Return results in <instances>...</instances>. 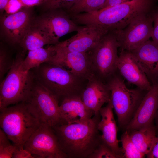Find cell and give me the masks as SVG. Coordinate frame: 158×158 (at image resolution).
I'll list each match as a JSON object with an SVG mask.
<instances>
[{"instance_id": "1", "label": "cell", "mask_w": 158, "mask_h": 158, "mask_svg": "<svg viewBox=\"0 0 158 158\" xmlns=\"http://www.w3.org/2000/svg\"><path fill=\"white\" fill-rule=\"evenodd\" d=\"M100 114L82 123L52 127L61 149L69 158H88L101 142L97 128Z\"/></svg>"}, {"instance_id": "2", "label": "cell", "mask_w": 158, "mask_h": 158, "mask_svg": "<svg viewBox=\"0 0 158 158\" xmlns=\"http://www.w3.org/2000/svg\"><path fill=\"white\" fill-rule=\"evenodd\" d=\"M158 0H132L92 13L76 16L79 25H93L109 31L122 30L138 17L151 13L157 6Z\"/></svg>"}, {"instance_id": "3", "label": "cell", "mask_w": 158, "mask_h": 158, "mask_svg": "<svg viewBox=\"0 0 158 158\" xmlns=\"http://www.w3.org/2000/svg\"><path fill=\"white\" fill-rule=\"evenodd\" d=\"M31 70L35 80L51 92L59 102L68 97L80 96L88 81L63 67L49 63Z\"/></svg>"}, {"instance_id": "4", "label": "cell", "mask_w": 158, "mask_h": 158, "mask_svg": "<svg viewBox=\"0 0 158 158\" xmlns=\"http://www.w3.org/2000/svg\"><path fill=\"white\" fill-rule=\"evenodd\" d=\"M0 125L17 148L24 146L41 123L28 109L25 102L0 109Z\"/></svg>"}, {"instance_id": "5", "label": "cell", "mask_w": 158, "mask_h": 158, "mask_svg": "<svg viewBox=\"0 0 158 158\" xmlns=\"http://www.w3.org/2000/svg\"><path fill=\"white\" fill-rule=\"evenodd\" d=\"M24 59L22 54L16 55L11 68L0 83V109L25 102L31 94L35 80L31 70H23Z\"/></svg>"}, {"instance_id": "6", "label": "cell", "mask_w": 158, "mask_h": 158, "mask_svg": "<svg viewBox=\"0 0 158 158\" xmlns=\"http://www.w3.org/2000/svg\"><path fill=\"white\" fill-rule=\"evenodd\" d=\"M117 71L104 81L111 92V101L121 127L125 128L133 118L147 91L129 89Z\"/></svg>"}, {"instance_id": "7", "label": "cell", "mask_w": 158, "mask_h": 158, "mask_svg": "<svg viewBox=\"0 0 158 158\" xmlns=\"http://www.w3.org/2000/svg\"><path fill=\"white\" fill-rule=\"evenodd\" d=\"M24 102L29 111L41 124L52 127L61 124L58 100L35 80L28 98Z\"/></svg>"}, {"instance_id": "8", "label": "cell", "mask_w": 158, "mask_h": 158, "mask_svg": "<svg viewBox=\"0 0 158 158\" xmlns=\"http://www.w3.org/2000/svg\"><path fill=\"white\" fill-rule=\"evenodd\" d=\"M119 45L115 33L109 31L88 52L94 73L104 82L117 70Z\"/></svg>"}, {"instance_id": "9", "label": "cell", "mask_w": 158, "mask_h": 158, "mask_svg": "<svg viewBox=\"0 0 158 158\" xmlns=\"http://www.w3.org/2000/svg\"><path fill=\"white\" fill-rule=\"evenodd\" d=\"M24 148L34 157L67 158L52 127L41 124L25 144Z\"/></svg>"}, {"instance_id": "10", "label": "cell", "mask_w": 158, "mask_h": 158, "mask_svg": "<svg viewBox=\"0 0 158 158\" xmlns=\"http://www.w3.org/2000/svg\"><path fill=\"white\" fill-rule=\"evenodd\" d=\"M151 12L138 17L123 29L111 30L116 35L120 50L130 52L152 37L153 25Z\"/></svg>"}, {"instance_id": "11", "label": "cell", "mask_w": 158, "mask_h": 158, "mask_svg": "<svg viewBox=\"0 0 158 158\" xmlns=\"http://www.w3.org/2000/svg\"><path fill=\"white\" fill-rule=\"evenodd\" d=\"M31 24L46 33L56 44L59 42L61 37L77 32L83 27L75 23L67 12L60 9L47 11L33 19Z\"/></svg>"}, {"instance_id": "12", "label": "cell", "mask_w": 158, "mask_h": 158, "mask_svg": "<svg viewBox=\"0 0 158 158\" xmlns=\"http://www.w3.org/2000/svg\"><path fill=\"white\" fill-rule=\"evenodd\" d=\"M109 31L107 29L98 25H84L74 35L54 45L55 49L65 51L88 52Z\"/></svg>"}, {"instance_id": "13", "label": "cell", "mask_w": 158, "mask_h": 158, "mask_svg": "<svg viewBox=\"0 0 158 158\" xmlns=\"http://www.w3.org/2000/svg\"><path fill=\"white\" fill-rule=\"evenodd\" d=\"M55 51L54 54L47 63L67 68L73 74L87 80L95 74L92 60L88 52Z\"/></svg>"}, {"instance_id": "14", "label": "cell", "mask_w": 158, "mask_h": 158, "mask_svg": "<svg viewBox=\"0 0 158 158\" xmlns=\"http://www.w3.org/2000/svg\"><path fill=\"white\" fill-rule=\"evenodd\" d=\"M32 7H23L18 12L6 14L1 20V29L7 41L20 44L33 19Z\"/></svg>"}, {"instance_id": "15", "label": "cell", "mask_w": 158, "mask_h": 158, "mask_svg": "<svg viewBox=\"0 0 158 158\" xmlns=\"http://www.w3.org/2000/svg\"><path fill=\"white\" fill-rule=\"evenodd\" d=\"M158 108V85H153L147 92L133 118L126 126L129 132L153 125Z\"/></svg>"}, {"instance_id": "16", "label": "cell", "mask_w": 158, "mask_h": 158, "mask_svg": "<svg viewBox=\"0 0 158 158\" xmlns=\"http://www.w3.org/2000/svg\"><path fill=\"white\" fill-rule=\"evenodd\" d=\"M117 68L120 75L128 83L145 91L151 89V83L131 52L120 50Z\"/></svg>"}, {"instance_id": "17", "label": "cell", "mask_w": 158, "mask_h": 158, "mask_svg": "<svg viewBox=\"0 0 158 158\" xmlns=\"http://www.w3.org/2000/svg\"><path fill=\"white\" fill-rule=\"evenodd\" d=\"M80 97L86 107L97 115L103 105L110 101L111 92L105 83L94 74L88 80Z\"/></svg>"}, {"instance_id": "18", "label": "cell", "mask_w": 158, "mask_h": 158, "mask_svg": "<svg viewBox=\"0 0 158 158\" xmlns=\"http://www.w3.org/2000/svg\"><path fill=\"white\" fill-rule=\"evenodd\" d=\"M113 107L111 101L105 107H102L99 112L101 119L97 128L101 132V139L120 158H124L122 147L119 145V141L117 138L118 128L114 117Z\"/></svg>"}, {"instance_id": "19", "label": "cell", "mask_w": 158, "mask_h": 158, "mask_svg": "<svg viewBox=\"0 0 158 158\" xmlns=\"http://www.w3.org/2000/svg\"><path fill=\"white\" fill-rule=\"evenodd\" d=\"M61 124L82 123L91 118L94 114L83 103L80 96L66 97L59 106Z\"/></svg>"}, {"instance_id": "20", "label": "cell", "mask_w": 158, "mask_h": 158, "mask_svg": "<svg viewBox=\"0 0 158 158\" xmlns=\"http://www.w3.org/2000/svg\"><path fill=\"white\" fill-rule=\"evenodd\" d=\"M130 52L151 83L158 70V42L149 40Z\"/></svg>"}, {"instance_id": "21", "label": "cell", "mask_w": 158, "mask_h": 158, "mask_svg": "<svg viewBox=\"0 0 158 158\" xmlns=\"http://www.w3.org/2000/svg\"><path fill=\"white\" fill-rule=\"evenodd\" d=\"M47 44H56L46 33L31 24L20 44L24 51L42 47Z\"/></svg>"}, {"instance_id": "22", "label": "cell", "mask_w": 158, "mask_h": 158, "mask_svg": "<svg viewBox=\"0 0 158 158\" xmlns=\"http://www.w3.org/2000/svg\"><path fill=\"white\" fill-rule=\"evenodd\" d=\"M154 125L129 132L130 138L138 150L146 155L151 150L156 137Z\"/></svg>"}, {"instance_id": "23", "label": "cell", "mask_w": 158, "mask_h": 158, "mask_svg": "<svg viewBox=\"0 0 158 158\" xmlns=\"http://www.w3.org/2000/svg\"><path fill=\"white\" fill-rule=\"evenodd\" d=\"M54 45H51L28 51L22 63L24 70L29 71L45 63H47L55 53Z\"/></svg>"}, {"instance_id": "24", "label": "cell", "mask_w": 158, "mask_h": 158, "mask_svg": "<svg viewBox=\"0 0 158 158\" xmlns=\"http://www.w3.org/2000/svg\"><path fill=\"white\" fill-rule=\"evenodd\" d=\"M106 0H79L66 11L69 14L92 13L103 8Z\"/></svg>"}, {"instance_id": "25", "label": "cell", "mask_w": 158, "mask_h": 158, "mask_svg": "<svg viewBox=\"0 0 158 158\" xmlns=\"http://www.w3.org/2000/svg\"><path fill=\"white\" fill-rule=\"evenodd\" d=\"M121 141L122 145L124 158H142L145 155L141 153L133 142L129 132L126 130L122 135Z\"/></svg>"}, {"instance_id": "26", "label": "cell", "mask_w": 158, "mask_h": 158, "mask_svg": "<svg viewBox=\"0 0 158 158\" xmlns=\"http://www.w3.org/2000/svg\"><path fill=\"white\" fill-rule=\"evenodd\" d=\"M10 140L4 131L0 129V158H11L17 148Z\"/></svg>"}, {"instance_id": "27", "label": "cell", "mask_w": 158, "mask_h": 158, "mask_svg": "<svg viewBox=\"0 0 158 158\" xmlns=\"http://www.w3.org/2000/svg\"><path fill=\"white\" fill-rule=\"evenodd\" d=\"M79 0H48L42 6L47 11L60 9L69 10Z\"/></svg>"}, {"instance_id": "28", "label": "cell", "mask_w": 158, "mask_h": 158, "mask_svg": "<svg viewBox=\"0 0 158 158\" xmlns=\"http://www.w3.org/2000/svg\"><path fill=\"white\" fill-rule=\"evenodd\" d=\"M14 59L5 49L1 48L0 52V83L3 80L6 73H8L14 63Z\"/></svg>"}, {"instance_id": "29", "label": "cell", "mask_w": 158, "mask_h": 158, "mask_svg": "<svg viewBox=\"0 0 158 158\" xmlns=\"http://www.w3.org/2000/svg\"><path fill=\"white\" fill-rule=\"evenodd\" d=\"M120 158L102 140L94 152L88 158Z\"/></svg>"}, {"instance_id": "30", "label": "cell", "mask_w": 158, "mask_h": 158, "mask_svg": "<svg viewBox=\"0 0 158 158\" xmlns=\"http://www.w3.org/2000/svg\"><path fill=\"white\" fill-rule=\"evenodd\" d=\"M24 7L20 0H10L5 6L4 10L6 14L15 13Z\"/></svg>"}, {"instance_id": "31", "label": "cell", "mask_w": 158, "mask_h": 158, "mask_svg": "<svg viewBox=\"0 0 158 158\" xmlns=\"http://www.w3.org/2000/svg\"><path fill=\"white\" fill-rule=\"evenodd\" d=\"M154 23L152 40L158 42V5L151 13Z\"/></svg>"}, {"instance_id": "32", "label": "cell", "mask_w": 158, "mask_h": 158, "mask_svg": "<svg viewBox=\"0 0 158 158\" xmlns=\"http://www.w3.org/2000/svg\"><path fill=\"white\" fill-rule=\"evenodd\" d=\"M12 158H34V157L28 150L23 148H17Z\"/></svg>"}, {"instance_id": "33", "label": "cell", "mask_w": 158, "mask_h": 158, "mask_svg": "<svg viewBox=\"0 0 158 158\" xmlns=\"http://www.w3.org/2000/svg\"><path fill=\"white\" fill-rule=\"evenodd\" d=\"M24 7H32L35 6L43 5L48 0H20Z\"/></svg>"}, {"instance_id": "34", "label": "cell", "mask_w": 158, "mask_h": 158, "mask_svg": "<svg viewBox=\"0 0 158 158\" xmlns=\"http://www.w3.org/2000/svg\"><path fill=\"white\" fill-rule=\"evenodd\" d=\"M146 156L148 158H158V135L156 136L151 150Z\"/></svg>"}, {"instance_id": "35", "label": "cell", "mask_w": 158, "mask_h": 158, "mask_svg": "<svg viewBox=\"0 0 158 158\" xmlns=\"http://www.w3.org/2000/svg\"><path fill=\"white\" fill-rule=\"evenodd\" d=\"M131 0H106L103 8L113 6Z\"/></svg>"}, {"instance_id": "36", "label": "cell", "mask_w": 158, "mask_h": 158, "mask_svg": "<svg viewBox=\"0 0 158 158\" xmlns=\"http://www.w3.org/2000/svg\"><path fill=\"white\" fill-rule=\"evenodd\" d=\"M10 0H0V9L1 11L4 10V8Z\"/></svg>"}, {"instance_id": "37", "label": "cell", "mask_w": 158, "mask_h": 158, "mask_svg": "<svg viewBox=\"0 0 158 158\" xmlns=\"http://www.w3.org/2000/svg\"><path fill=\"white\" fill-rule=\"evenodd\" d=\"M151 83L152 85H158V70L152 80Z\"/></svg>"}, {"instance_id": "38", "label": "cell", "mask_w": 158, "mask_h": 158, "mask_svg": "<svg viewBox=\"0 0 158 158\" xmlns=\"http://www.w3.org/2000/svg\"><path fill=\"white\" fill-rule=\"evenodd\" d=\"M154 119L155 121L156 129H158V108L155 115Z\"/></svg>"}]
</instances>
